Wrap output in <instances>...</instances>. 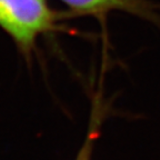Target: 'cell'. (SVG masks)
<instances>
[{
  "instance_id": "cell-1",
  "label": "cell",
  "mask_w": 160,
  "mask_h": 160,
  "mask_svg": "<svg viewBox=\"0 0 160 160\" xmlns=\"http://www.w3.org/2000/svg\"><path fill=\"white\" fill-rule=\"evenodd\" d=\"M58 20L46 0H0V28L26 57L40 37L58 29Z\"/></svg>"
},
{
  "instance_id": "cell-2",
  "label": "cell",
  "mask_w": 160,
  "mask_h": 160,
  "mask_svg": "<svg viewBox=\"0 0 160 160\" xmlns=\"http://www.w3.org/2000/svg\"><path fill=\"white\" fill-rule=\"evenodd\" d=\"M73 16L105 18L110 12L129 13L160 29V6L149 0H60Z\"/></svg>"
},
{
  "instance_id": "cell-3",
  "label": "cell",
  "mask_w": 160,
  "mask_h": 160,
  "mask_svg": "<svg viewBox=\"0 0 160 160\" xmlns=\"http://www.w3.org/2000/svg\"><path fill=\"white\" fill-rule=\"evenodd\" d=\"M103 106L101 103V97L98 96L96 98V102L92 105L91 110V117H90V126L88 129L87 137H86L85 142H83L81 149L79 150L76 160H90L91 153H92L93 142L96 138L99 135V128L101 125L103 117Z\"/></svg>"
}]
</instances>
